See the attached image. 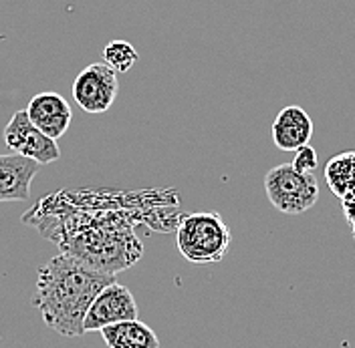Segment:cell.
Instances as JSON below:
<instances>
[{
    "instance_id": "9",
    "label": "cell",
    "mask_w": 355,
    "mask_h": 348,
    "mask_svg": "<svg viewBox=\"0 0 355 348\" xmlns=\"http://www.w3.org/2000/svg\"><path fill=\"white\" fill-rule=\"evenodd\" d=\"M41 165L21 155H0V203L26 201L31 197V183Z\"/></svg>"
},
{
    "instance_id": "14",
    "label": "cell",
    "mask_w": 355,
    "mask_h": 348,
    "mask_svg": "<svg viewBox=\"0 0 355 348\" xmlns=\"http://www.w3.org/2000/svg\"><path fill=\"white\" fill-rule=\"evenodd\" d=\"M295 170L303 172V174H313L319 165V159H317V152L311 147V145H305L301 149L295 152V159L291 163Z\"/></svg>"
},
{
    "instance_id": "11",
    "label": "cell",
    "mask_w": 355,
    "mask_h": 348,
    "mask_svg": "<svg viewBox=\"0 0 355 348\" xmlns=\"http://www.w3.org/2000/svg\"><path fill=\"white\" fill-rule=\"evenodd\" d=\"M99 332L110 348H159L154 330L139 320L117 322Z\"/></svg>"
},
{
    "instance_id": "13",
    "label": "cell",
    "mask_w": 355,
    "mask_h": 348,
    "mask_svg": "<svg viewBox=\"0 0 355 348\" xmlns=\"http://www.w3.org/2000/svg\"><path fill=\"white\" fill-rule=\"evenodd\" d=\"M103 63L115 73H128L137 63V51L128 41H110L103 48Z\"/></svg>"
},
{
    "instance_id": "8",
    "label": "cell",
    "mask_w": 355,
    "mask_h": 348,
    "mask_svg": "<svg viewBox=\"0 0 355 348\" xmlns=\"http://www.w3.org/2000/svg\"><path fill=\"white\" fill-rule=\"evenodd\" d=\"M26 115L37 129L43 131L49 139L55 141L65 135L73 119V111L65 97L53 91H43L35 95L26 105Z\"/></svg>"
},
{
    "instance_id": "6",
    "label": "cell",
    "mask_w": 355,
    "mask_h": 348,
    "mask_svg": "<svg viewBox=\"0 0 355 348\" xmlns=\"http://www.w3.org/2000/svg\"><path fill=\"white\" fill-rule=\"evenodd\" d=\"M4 143L15 155L37 161L39 165L53 163L61 157V149L55 139H49L28 119L26 109L17 111L4 127Z\"/></svg>"
},
{
    "instance_id": "2",
    "label": "cell",
    "mask_w": 355,
    "mask_h": 348,
    "mask_svg": "<svg viewBox=\"0 0 355 348\" xmlns=\"http://www.w3.org/2000/svg\"><path fill=\"white\" fill-rule=\"evenodd\" d=\"M61 246L67 256L113 276L141 258V241L135 238L133 228L128 219L115 216L93 219L79 234L65 236Z\"/></svg>"
},
{
    "instance_id": "1",
    "label": "cell",
    "mask_w": 355,
    "mask_h": 348,
    "mask_svg": "<svg viewBox=\"0 0 355 348\" xmlns=\"http://www.w3.org/2000/svg\"><path fill=\"white\" fill-rule=\"evenodd\" d=\"M111 282L113 274L99 272L67 254H59L39 268L33 306L53 332L77 338L85 334L83 322L95 296Z\"/></svg>"
},
{
    "instance_id": "4",
    "label": "cell",
    "mask_w": 355,
    "mask_h": 348,
    "mask_svg": "<svg viewBox=\"0 0 355 348\" xmlns=\"http://www.w3.org/2000/svg\"><path fill=\"white\" fill-rule=\"evenodd\" d=\"M265 192L270 205L287 216H299L319 199V181L315 174H303L291 163L272 167L265 175Z\"/></svg>"
},
{
    "instance_id": "3",
    "label": "cell",
    "mask_w": 355,
    "mask_h": 348,
    "mask_svg": "<svg viewBox=\"0 0 355 348\" xmlns=\"http://www.w3.org/2000/svg\"><path fill=\"white\" fill-rule=\"evenodd\" d=\"M230 228L216 212L186 214L178 221V252L192 264L206 266L220 262L230 248Z\"/></svg>"
},
{
    "instance_id": "12",
    "label": "cell",
    "mask_w": 355,
    "mask_h": 348,
    "mask_svg": "<svg viewBox=\"0 0 355 348\" xmlns=\"http://www.w3.org/2000/svg\"><path fill=\"white\" fill-rule=\"evenodd\" d=\"M327 185L341 201L355 199V152L333 155L325 165Z\"/></svg>"
},
{
    "instance_id": "7",
    "label": "cell",
    "mask_w": 355,
    "mask_h": 348,
    "mask_svg": "<svg viewBox=\"0 0 355 348\" xmlns=\"http://www.w3.org/2000/svg\"><path fill=\"white\" fill-rule=\"evenodd\" d=\"M137 320V304L135 298L123 284L111 282L105 286L95 300L91 302L83 322V330H103V328L117 324V322H128Z\"/></svg>"
},
{
    "instance_id": "10",
    "label": "cell",
    "mask_w": 355,
    "mask_h": 348,
    "mask_svg": "<svg viewBox=\"0 0 355 348\" xmlns=\"http://www.w3.org/2000/svg\"><path fill=\"white\" fill-rule=\"evenodd\" d=\"M313 121L307 111L299 105H288L279 111L272 123V141L281 152H297L309 145Z\"/></svg>"
},
{
    "instance_id": "5",
    "label": "cell",
    "mask_w": 355,
    "mask_h": 348,
    "mask_svg": "<svg viewBox=\"0 0 355 348\" xmlns=\"http://www.w3.org/2000/svg\"><path fill=\"white\" fill-rule=\"evenodd\" d=\"M117 73L105 63H91L73 81L75 103L91 115L110 111L117 99Z\"/></svg>"
},
{
    "instance_id": "15",
    "label": "cell",
    "mask_w": 355,
    "mask_h": 348,
    "mask_svg": "<svg viewBox=\"0 0 355 348\" xmlns=\"http://www.w3.org/2000/svg\"><path fill=\"white\" fill-rule=\"evenodd\" d=\"M343 203V210H345V216L349 219V223L354 226V238H355V199L352 201H341Z\"/></svg>"
}]
</instances>
